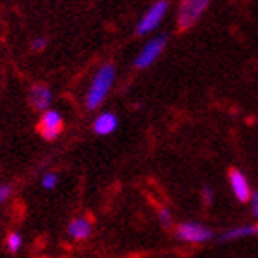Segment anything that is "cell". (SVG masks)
I'll use <instances>...</instances> for the list:
<instances>
[{"instance_id": "9", "label": "cell", "mask_w": 258, "mask_h": 258, "mask_svg": "<svg viewBox=\"0 0 258 258\" xmlns=\"http://www.w3.org/2000/svg\"><path fill=\"white\" fill-rule=\"evenodd\" d=\"M116 127H118V118H116V114H113V113L98 114L96 120H94V124H92L94 133L100 135V137H105V135L114 133Z\"/></svg>"}, {"instance_id": "3", "label": "cell", "mask_w": 258, "mask_h": 258, "mask_svg": "<svg viewBox=\"0 0 258 258\" xmlns=\"http://www.w3.org/2000/svg\"><path fill=\"white\" fill-rule=\"evenodd\" d=\"M175 236H177L181 242L203 243V242L212 240V238H214V232L210 231L207 225H203V223H198V221H186V223H181V225L177 227Z\"/></svg>"}, {"instance_id": "6", "label": "cell", "mask_w": 258, "mask_h": 258, "mask_svg": "<svg viewBox=\"0 0 258 258\" xmlns=\"http://www.w3.org/2000/svg\"><path fill=\"white\" fill-rule=\"evenodd\" d=\"M63 125L64 124H63L61 114L57 113V111H52V109H48V111H44L43 116H41V120H39L37 131L44 140H54L61 135V131H63Z\"/></svg>"}, {"instance_id": "7", "label": "cell", "mask_w": 258, "mask_h": 258, "mask_svg": "<svg viewBox=\"0 0 258 258\" xmlns=\"http://www.w3.org/2000/svg\"><path fill=\"white\" fill-rule=\"evenodd\" d=\"M229 183H231V190L236 196L238 201L240 203H247L253 192H251V186L247 183V177L238 168H231L229 170Z\"/></svg>"}, {"instance_id": "14", "label": "cell", "mask_w": 258, "mask_h": 258, "mask_svg": "<svg viewBox=\"0 0 258 258\" xmlns=\"http://www.w3.org/2000/svg\"><path fill=\"white\" fill-rule=\"evenodd\" d=\"M159 221H161V225L162 227H172V223H173V218H172V212L168 209H159Z\"/></svg>"}, {"instance_id": "17", "label": "cell", "mask_w": 258, "mask_h": 258, "mask_svg": "<svg viewBox=\"0 0 258 258\" xmlns=\"http://www.w3.org/2000/svg\"><path fill=\"white\" fill-rule=\"evenodd\" d=\"M11 192H13V188H11L10 184H4V186H0V205H2L6 199L10 198Z\"/></svg>"}, {"instance_id": "16", "label": "cell", "mask_w": 258, "mask_h": 258, "mask_svg": "<svg viewBox=\"0 0 258 258\" xmlns=\"http://www.w3.org/2000/svg\"><path fill=\"white\" fill-rule=\"evenodd\" d=\"M201 196H203V203L210 205L212 203V199H214V190L210 188L209 184H205L203 188H201Z\"/></svg>"}, {"instance_id": "1", "label": "cell", "mask_w": 258, "mask_h": 258, "mask_svg": "<svg viewBox=\"0 0 258 258\" xmlns=\"http://www.w3.org/2000/svg\"><path fill=\"white\" fill-rule=\"evenodd\" d=\"M114 78H116V69H114L113 63H105L103 67L98 69V72L94 74V78L91 81V87L87 91V109H96L102 105L103 100L107 98L109 91H111V87H113Z\"/></svg>"}, {"instance_id": "13", "label": "cell", "mask_w": 258, "mask_h": 258, "mask_svg": "<svg viewBox=\"0 0 258 258\" xmlns=\"http://www.w3.org/2000/svg\"><path fill=\"white\" fill-rule=\"evenodd\" d=\"M41 184H43V188H46V190L55 188V186H57V173H54V172L44 173L43 179H41Z\"/></svg>"}, {"instance_id": "5", "label": "cell", "mask_w": 258, "mask_h": 258, "mask_svg": "<svg viewBox=\"0 0 258 258\" xmlns=\"http://www.w3.org/2000/svg\"><path fill=\"white\" fill-rule=\"evenodd\" d=\"M168 6L170 4H168L166 0L155 2V4L151 6L150 10L142 15V19L139 21V24H137V33H139V35H146V33L153 32V30H155V28L162 22L164 15L168 13Z\"/></svg>"}, {"instance_id": "15", "label": "cell", "mask_w": 258, "mask_h": 258, "mask_svg": "<svg viewBox=\"0 0 258 258\" xmlns=\"http://www.w3.org/2000/svg\"><path fill=\"white\" fill-rule=\"evenodd\" d=\"M30 46H32L33 52H43V50L48 46V39L43 37V35H41V37H35L32 41V44H30Z\"/></svg>"}, {"instance_id": "12", "label": "cell", "mask_w": 258, "mask_h": 258, "mask_svg": "<svg viewBox=\"0 0 258 258\" xmlns=\"http://www.w3.org/2000/svg\"><path fill=\"white\" fill-rule=\"evenodd\" d=\"M22 247V236L19 232H10L8 238H6V249L10 253H19Z\"/></svg>"}, {"instance_id": "4", "label": "cell", "mask_w": 258, "mask_h": 258, "mask_svg": "<svg viewBox=\"0 0 258 258\" xmlns=\"http://www.w3.org/2000/svg\"><path fill=\"white\" fill-rule=\"evenodd\" d=\"M166 43H168L166 33H161V35L153 37L144 48L140 50V54L137 55V59H135V67H137V69H148V67H151V64L157 61V57L162 54Z\"/></svg>"}, {"instance_id": "11", "label": "cell", "mask_w": 258, "mask_h": 258, "mask_svg": "<svg viewBox=\"0 0 258 258\" xmlns=\"http://www.w3.org/2000/svg\"><path fill=\"white\" fill-rule=\"evenodd\" d=\"M245 236H258V223L256 225H242L223 232L220 236V242H231V240H238V238H245Z\"/></svg>"}, {"instance_id": "10", "label": "cell", "mask_w": 258, "mask_h": 258, "mask_svg": "<svg viewBox=\"0 0 258 258\" xmlns=\"http://www.w3.org/2000/svg\"><path fill=\"white\" fill-rule=\"evenodd\" d=\"M92 232V223L85 218H76L69 223V234L74 240H85L91 236Z\"/></svg>"}, {"instance_id": "2", "label": "cell", "mask_w": 258, "mask_h": 258, "mask_svg": "<svg viewBox=\"0 0 258 258\" xmlns=\"http://www.w3.org/2000/svg\"><path fill=\"white\" fill-rule=\"evenodd\" d=\"M209 8V0H186L181 2L177 10V28L179 30H188L196 22L199 21V17L203 15Z\"/></svg>"}, {"instance_id": "18", "label": "cell", "mask_w": 258, "mask_h": 258, "mask_svg": "<svg viewBox=\"0 0 258 258\" xmlns=\"http://www.w3.org/2000/svg\"><path fill=\"white\" fill-rule=\"evenodd\" d=\"M249 201H251V210H253V216H254V218H258V190L251 194V199H249Z\"/></svg>"}, {"instance_id": "8", "label": "cell", "mask_w": 258, "mask_h": 258, "mask_svg": "<svg viewBox=\"0 0 258 258\" xmlns=\"http://www.w3.org/2000/svg\"><path fill=\"white\" fill-rule=\"evenodd\" d=\"M30 105H32L35 111H48L50 103H52V91H50L46 85H37L32 87V91H30Z\"/></svg>"}]
</instances>
